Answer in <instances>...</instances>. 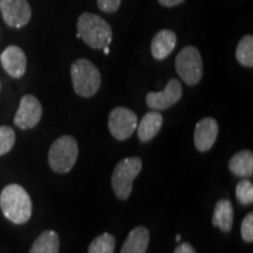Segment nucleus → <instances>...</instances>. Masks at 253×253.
Instances as JSON below:
<instances>
[{
    "label": "nucleus",
    "mask_w": 253,
    "mask_h": 253,
    "mask_svg": "<svg viewBox=\"0 0 253 253\" xmlns=\"http://www.w3.org/2000/svg\"><path fill=\"white\" fill-rule=\"evenodd\" d=\"M0 208L4 216L14 224H25L32 216L30 195L19 184H9L2 189Z\"/></svg>",
    "instance_id": "obj_1"
},
{
    "label": "nucleus",
    "mask_w": 253,
    "mask_h": 253,
    "mask_svg": "<svg viewBox=\"0 0 253 253\" xmlns=\"http://www.w3.org/2000/svg\"><path fill=\"white\" fill-rule=\"evenodd\" d=\"M77 27V37L81 38L91 48L103 49L112 42V27L100 15L88 13V12L81 14L78 19Z\"/></svg>",
    "instance_id": "obj_2"
},
{
    "label": "nucleus",
    "mask_w": 253,
    "mask_h": 253,
    "mask_svg": "<svg viewBox=\"0 0 253 253\" xmlns=\"http://www.w3.org/2000/svg\"><path fill=\"white\" fill-rule=\"evenodd\" d=\"M71 78L75 93L91 97L101 86V74L96 66L87 59H78L71 66Z\"/></svg>",
    "instance_id": "obj_3"
},
{
    "label": "nucleus",
    "mask_w": 253,
    "mask_h": 253,
    "mask_svg": "<svg viewBox=\"0 0 253 253\" xmlns=\"http://www.w3.org/2000/svg\"><path fill=\"white\" fill-rule=\"evenodd\" d=\"M79 156L78 142L73 136L63 135L50 145L48 163L50 169L58 173L71 171Z\"/></svg>",
    "instance_id": "obj_4"
},
{
    "label": "nucleus",
    "mask_w": 253,
    "mask_h": 253,
    "mask_svg": "<svg viewBox=\"0 0 253 253\" xmlns=\"http://www.w3.org/2000/svg\"><path fill=\"white\" fill-rule=\"evenodd\" d=\"M142 169L140 157H126L115 166L112 176V186L119 199H128L132 191V183Z\"/></svg>",
    "instance_id": "obj_5"
},
{
    "label": "nucleus",
    "mask_w": 253,
    "mask_h": 253,
    "mask_svg": "<svg viewBox=\"0 0 253 253\" xmlns=\"http://www.w3.org/2000/svg\"><path fill=\"white\" fill-rule=\"evenodd\" d=\"M177 74L189 86H195L203 77V60L201 53L194 46H186L176 56Z\"/></svg>",
    "instance_id": "obj_6"
},
{
    "label": "nucleus",
    "mask_w": 253,
    "mask_h": 253,
    "mask_svg": "<svg viewBox=\"0 0 253 253\" xmlns=\"http://www.w3.org/2000/svg\"><path fill=\"white\" fill-rule=\"evenodd\" d=\"M137 125V115L126 107H116L109 114V131L118 141H125L130 137Z\"/></svg>",
    "instance_id": "obj_7"
},
{
    "label": "nucleus",
    "mask_w": 253,
    "mask_h": 253,
    "mask_svg": "<svg viewBox=\"0 0 253 253\" xmlns=\"http://www.w3.org/2000/svg\"><path fill=\"white\" fill-rule=\"evenodd\" d=\"M0 12L9 27L20 28L28 24L32 8L27 0H0Z\"/></svg>",
    "instance_id": "obj_8"
},
{
    "label": "nucleus",
    "mask_w": 253,
    "mask_h": 253,
    "mask_svg": "<svg viewBox=\"0 0 253 253\" xmlns=\"http://www.w3.org/2000/svg\"><path fill=\"white\" fill-rule=\"evenodd\" d=\"M42 116V107L40 101L33 95L21 97L19 108L14 116V125L20 129L34 128Z\"/></svg>",
    "instance_id": "obj_9"
},
{
    "label": "nucleus",
    "mask_w": 253,
    "mask_h": 253,
    "mask_svg": "<svg viewBox=\"0 0 253 253\" xmlns=\"http://www.w3.org/2000/svg\"><path fill=\"white\" fill-rule=\"evenodd\" d=\"M183 94L182 84L177 79H171L162 91H150L147 94L145 101L148 107L154 110H164L170 108L181 100Z\"/></svg>",
    "instance_id": "obj_10"
},
{
    "label": "nucleus",
    "mask_w": 253,
    "mask_h": 253,
    "mask_svg": "<svg viewBox=\"0 0 253 253\" xmlns=\"http://www.w3.org/2000/svg\"><path fill=\"white\" fill-rule=\"evenodd\" d=\"M218 136V123L213 118H204L195 128L194 141L198 151L205 153L213 147Z\"/></svg>",
    "instance_id": "obj_11"
},
{
    "label": "nucleus",
    "mask_w": 253,
    "mask_h": 253,
    "mask_svg": "<svg viewBox=\"0 0 253 253\" xmlns=\"http://www.w3.org/2000/svg\"><path fill=\"white\" fill-rule=\"evenodd\" d=\"M0 61L4 69L12 78L24 77L27 67V59L24 50L18 46H8L0 55Z\"/></svg>",
    "instance_id": "obj_12"
},
{
    "label": "nucleus",
    "mask_w": 253,
    "mask_h": 253,
    "mask_svg": "<svg viewBox=\"0 0 253 253\" xmlns=\"http://www.w3.org/2000/svg\"><path fill=\"white\" fill-rule=\"evenodd\" d=\"M177 42L176 34L170 30L160 31L151 41V54L156 60H163L171 54Z\"/></svg>",
    "instance_id": "obj_13"
},
{
    "label": "nucleus",
    "mask_w": 253,
    "mask_h": 253,
    "mask_svg": "<svg viewBox=\"0 0 253 253\" xmlns=\"http://www.w3.org/2000/svg\"><path fill=\"white\" fill-rule=\"evenodd\" d=\"M150 235L144 226H136L129 232L123 243L121 253H145L149 245Z\"/></svg>",
    "instance_id": "obj_14"
},
{
    "label": "nucleus",
    "mask_w": 253,
    "mask_h": 253,
    "mask_svg": "<svg viewBox=\"0 0 253 253\" xmlns=\"http://www.w3.org/2000/svg\"><path fill=\"white\" fill-rule=\"evenodd\" d=\"M163 126L162 114L156 112H149L143 116L140 125H137V135L141 142H149L158 134Z\"/></svg>",
    "instance_id": "obj_15"
},
{
    "label": "nucleus",
    "mask_w": 253,
    "mask_h": 253,
    "mask_svg": "<svg viewBox=\"0 0 253 253\" xmlns=\"http://www.w3.org/2000/svg\"><path fill=\"white\" fill-rule=\"evenodd\" d=\"M212 225L219 227L223 232H230L233 225V208L229 199L217 202L212 214Z\"/></svg>",
    "instance_id": "obj_16"
},
{
    "label": "nucleus",
    "mask_w": 253,
    "mask_h": 253,
    "mask_svg": "<svg viewBox=\"0 0 253 253\" xmlns=\"http://www.w3.org/2000/svg\"><path fill=\"white\" fill-rule=\"evenodd\" d=\"M229 169L238 177L253 175V154L251 150H242L233 155L229 162Z\"/></svg>",
    "instance_id": "obj_17"
},
{
    "label": "nucleus",
    "mask_w": 253,
    "mask_h": 253,
    "mask_svg": "<svg viewBox=\"0 0 253 253\" xmlns=\"http://www.w3.org/2000/svg\"><path fill=\"white\" fill-rule=\"evenodd\" d=\"M60 238L53 230L43 231L36 239L30 250V253H59Z\"/></svg>",
    "instance_id": "obj_18"
},
{
    "label": "nucleus",
    "mask_w": 253,
    "mask_h": 253,
    "mask_svg": "<svg viewBox=\"0 0 253 253\" xmlns=\"http://www.w3.org/2000/svg\"><path fill=\"white\" fill-rule=\"evenodd\" d=\"M236 59L240 65L251 68L253 66V37L245 36L236 49Z\"/></svg>",
    "instance_id": "obj_19"
},
{
    "label": "nucleus",
    "mask_w": 253,
    "mask_h": 253,
    "mask_svg": "<svg viewBox=\"0 0 253 253\" xmlns=\"http://www.w3.org/2000/svg\"><path fill=\"white\" fill-rule=\"evenodd\" d=\"M114 251H115V237L108 232L97 236L88 248V253H114Z\"/></svg>",
    "instance_id": "obj_20"
},
{
    "label": "nucleus",
    "mask_w": 253,
    "mask_h": 253,
    "mask_svg": "<svg viewBox=\"0 0 253 253\" xmlns=\"http://www.w3.org/2000/svg\"><path fill=\"white\" fill-rule=\"evenodd\" d=\"M15 132L11 126H0V156L7 154L13 148Z\"/></svg>",
    "instance_id": "obj_21"
},
{
    "label": "nucleus",
    "mask_w": 253,
    "mask_h": 253,
    "mask_svg": "<svg viewBox=\"0 0 253 253\" xmlns=\"http://www.w3.org/2000/svg\"><path fill=\"white\" fill-rule=\"evenodd\" d=\"M236 197L243 205L253 203V184L252 182L244 179L240 181L236 186Z\"/></svg>",
    "instance_id": "obj_22"
},
{
    "label": "nucleus",
    "mask_w": 253,
    "mask_h": 253,
    "mask_svg": "<svg viewBox=\"0 0 253 253\" xmlns=\"http://www.w3.org/2000/svg\"><path fill=\"white\" fill-rule=\"evenodd\" d=\"M242 238L246 243H252L253 242V213L249 212L246 214V217L242 221Z\"/></svg>",
    "instance_id": "obj_23"
},
{
    "label": "nucleus",
    "mask_w": 253,
    "mask_h": 253,
    "mask_svg": "<svg viewBox=\"0 0 253 253\" xmlns=\"http://www.w3.org/2000/svg\"><path fill=\"white\" fill-rule=\"evenodd\" d=\"M122 0H97V6L101 11L107 13H114L120 8Z\"/></svg>",
    "instance_id": "obj_24"
},
{
    "label": "nucleus",
    "mask_w": 253,
    "mask_h": 253,
    "mask_svg": "<svg viewBox=\"0 0 253 253\" xmlns=\"http://www.w3.org/2000/svg\"><path fill=\"white\" fill-rule=\"evenodd\" d=\"M173 253H196V251L195 249L192 248V245L189 244V243H181V244L175 249V252Z\"/></svg>",
    "instance_id": "obj_25"
},
{
    "label": "nucleus",
    "mask_w": 253,
    "mask_h": 253,
    "mask_svg": "<svg viewBox=\"0 0 253 253\" xmlns=\"http://www.w3.org/2000/svg\"><path fill=\"white\" fill-rule=\"evenodd\" d=\"M184 1V0H158L161 5L166 6V7H173V6L179 5L181 2Z\"/></svg>",
    "instance_id": "obj_26"
},
{
    "label": "nucleus",
    "mask_w": 253,
    "mask_h": 253,
    "mask_svg": "<svg viewBox=\"0 0 253 253\" xmlns=\"http://www.w3.org/2000/svg\"><path fill=\"white\" fill-rule=\"evenodd\" d=\"M104 53H106V54H109V47H104Z\"/></svg>",
    "instance_id": "obj_27"
},
{
    "label": "nucleus",
    "mask_w": 253,
    "mask_h": 253,
    "mask_svg": "<svg viewBox=\"0 0 253 253\" xmlns=\"http://www.w3.org/2000/svg\"><path fill=\"white\" fill-rule=\"evenodd\" d=\"M176 242H181V236L179 235L176 236Z\"/></svg>",
    "instance_id": "obj_28"
}]
</instances>
